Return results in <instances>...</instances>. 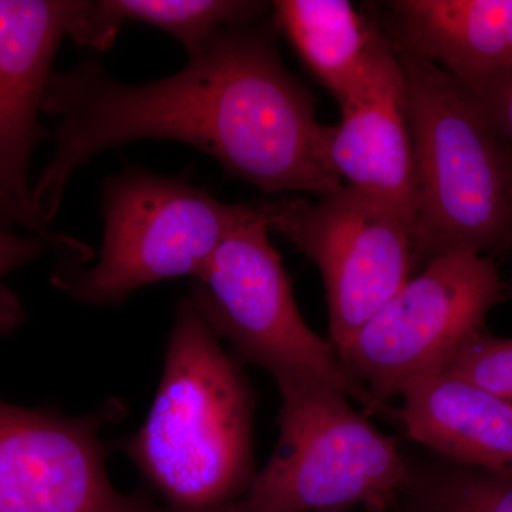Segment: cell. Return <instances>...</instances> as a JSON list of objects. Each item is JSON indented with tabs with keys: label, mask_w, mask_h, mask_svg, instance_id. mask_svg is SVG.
<instances>
[{
	"label": "cell",
	"mask_w": 512,
	"mask_h": 512,
	"mask_svg": "<svg viewBox=\"0 0 512 512\" xmlns=\"http://www.w3.org/2000/svg\"><path fill=\"white\" fill-rule=\"evenodd\" d=\"M107 409L72 417L0 400V512H170L111 484L101 433L117 414Z\"/></svg>",
	"instance_id": "obj_9"
},
{
	"label": "cell",
	"mask_w": 512,
	"mask_h": 512,
	"mask_svg": "<svg viewBox=\"0 0 512 512\" xmlns=\"http://www.w3.org/2000/svg\"><path fill=\"white\" fill-rule=\"evenodd\" d=\"M466 89L512 154V72Z\"/></svg>",
	"instance_id": "obj_19"
},
{
	"label": "cell",
	"mask_w": 512,
	"mask_h": 512,
	"mask_svg": "<svg viewBox=\"0 0 512 512\" xmlns=\"http://www.w3.org/2000/svg\"><path fill=\"white\" fill-rule=\"evenodd\" d=\"M47 247L49 242L39 235L20 237L10 232L9 227L0 224V336L18 329L26 318L22 302L3 284V279L20 266L46 254Z\"/></svg>",
	"instance_id": "obj_18"
},
{
	"label": "cell",
	"mask_w": 512,
	"mask_h": 512,
	"mask_svg": "<svg viewBox=\"0 0 512 512\" xmlns=\"http://www.w3.org/2000/svg\"><path fill=\"white\" fill-rule=\"evenodd\" d=\"M87 0H0V202L15 224L55 244L37 220L29 185L33 150L47 136L40 126L53 60L73 37Z\"/></svg>",
	"instance_id": "obj_10"
},
{
	"label": "cell",
	"mask_w": 512,
	"mask_h": 512,
	"mask_svg": "<svg viewBox=\"0 0 512 512\" xmlns=\"http://www.w3.org/2000/svg\"><path fill=\"white\" fill-rule=\"evenodd\" d=\"M251 204H228L188 178L127 168L101 191L99 262L69 281L77 301L116 305L143 286L197 278Z\"/></svg>",
	"instance_id": "obj_6"
},
{
	"label": "cell",
	"mask_w": 512,
	"mask_h": 512,
	"mask_svg": "<svg viewBox=\"0 0 512 512\" xmlns=\"http://www.w3.org/2000/svg\"><path fill=\"white\" fill-rule=\"evenodd\" d=\"M512 404V338L481 332L468 340L444 370Z\"/></svg>",
	"instance_id": "obj_17"
},
{
	"label": "cell",
	"mask_w": 512,
	"mask_h": 512,
	"mask_svg": "<svg viewBox=\"0 0 512 512\" xmlns=\"http://www.w3.org/2000/svg\"><path fill=\"white\" fill-rule=\"evenodd\" d=\"M406 477L389 500L367 512H512V478L403 446Z\"/></svg>",
	"instance_id": "obj_16"
},
{
	"label": "cell",
	"mask_w": 512,
	"mask_h": 512,
	"mask_svg": "<svg viewBox=\"0 0 512 512\" xmlns=\"http://www.w3.org/2000/svg\"><path fill=\"white\" fill-rule=\"evenodd\" d=\"M510 292L512 293V286H511Z\"/></svg>",
	"instance_id": "obj_21"
},
{
	"label": "cell",
	"mask_w": 512,
	"mask_h": 512,
	"mask_svg": "<svg viewBox=\"0 0 512 512\" xmlns=\"http://www.w3.org/2000/svg\"><path fill=\"white\" fill-rule=\"evenodd\" d=\"M394 49L439 66L466 87L512 72V0H394Z\"/></svg>",
	"instance_id": "obj_12"
},
{
	"label": "cell",
	"mask_w": 512,
	"mask_h": 512,
	"mask_svg": "<svg viewBox=\"0 0 512 512\" xmlns=\"http://www.w3.org/2000/svg\"><path fill=\"white\" fill-rule=\"evenodd\" d=\"M268 9V3L249 0H87L73 40L106 50L123 23L140 22L173 36L192 55L221 30L256 23Z\"/></svg>",
	"instance_id": "obj_15"
},
{
	"label": "cell",
	"mask_w": 512,
	"mask_h": 512,
	"mask_svg": "<svg viewBox=\"0 0 512 512\" xmlns=\"http://www.w3.org/2000/svg\"><path fill=\"white\" fill-rule=\"evenodd\" d=\"M271 231L318 266L333 348L345 346L413 276V228L390 205L343 185L309 202L258 201Z\"/></svg>",
	"instance_id": "obj_8"
},
{
	"label": "cell",
	"mask_w": 512,
	"mask_h": 512,
	"mask_svg": "<svg viewBox=\"0 0 512 512\" xmlns=\"http://www.w3.org/2000/svg\"><path fill=\"white\" fill-rule=\"evenodd\" d=\"M397 56L416 173L414 269L451 252L512 249L510 150L463 84L429 60Z\"/></svg>",
	"instance_id": "obj_3"
},
{
	"label": "cell",
	"mask_w": 512,
	"mask_h": 512,
	"mask_svg": "<svg viewBox=\"0 0 512 512\" xmlns=\"http://www.w3.org/2000/svg\"><path fill=\"white\" fill-rule=\"evenodd\" d=\"M42 113L56 119L52 160L32 188L46 227L80 167L140 140L198 148L265 194L322 198L343 187L323 160L325 126L312 94L282 63L271 30L256 23L221 30L156 82H120L99 60H83L52 74Z\"/></svg>",
	"instance_id": "obj_1"
},
{
	"label": "cell",
	"mask_w": 512,
	"mask_h": 512,
	"mask_svg": "<svg viewBox=\"0 0 512 512\" xmlns=\"http://www.w3.org/2000/svg\"><path fill=\"white\" fill-rule=\"evenodd\" d=\"M279 439L247 494L225 512L366 511L406 477L403 446L335 387L309 377L276 382Z\"/></svg>",
	"instance_id": "obj_4"
},
{
	"label": "cell",
	"mask_w": 512,
	"mask_h": 512,
	"mask_svg": "<svg viewBox=\"0 0 512 512\" xmlns=\"http://www.w3.org/2000/svg\"><path fill=\"white\" fill-rule=\"evenodd\" d=\"M504 293L490 256H437L336 353L357 382L387 403L417 377L444 372L458 350L484 332Z\"/></svg>",
	"instance_id": "obj_7"
},
{
	"label": "cell",
	"mask_w": 512,
	"mask_h": 512,
	"mask_svg": "<svg viewBox=\"0 0 512 512\" xmlns=\"http://www.w3.org/2000/svg\"><path fill=\"white\" fill-rule=\"evenodd\" d=\"M274 25L338 104L355 93L386 39L348 0H276Z\"/></svg>",
	"instance_id": "obj_14"
},
{
	"label": "cell",
	"mask_w": 512,
	"mask_h": 512,
	"mask_svg": "<svg viewBox=\"0 0 512 512\" xmlns=\"http://www.w3.org/2000/svg\"><path fill=\"white\" fill-rule=\"evenodd\" d=\"M340 120L323 131L330 173L353 190L416 218V173L406 84L389 37L379 46L355 93L340 104Z\"/></svg>",
	"instance_id": "obj_11"
},
{
	"label": "cell",
	"mask_w": 512,
	"mask_h": 512,
	"mask_svg": "<svg viewBox=\"0 0 512 512\" xmlns=\"http://www.w3.org/2000/svg\"><path fill=\"white\" fill-rule=\"evenodd\" d=\"M0 224L5 225V227H10V225L15 224L9 212L3 207L2 202H0Z\"/></svg>",
	"instance_id": "obj_20"
},
{
	"label": "cell",
	"mask_w": 512,
	"mask_h": 512,
	"mask_svg": "<svg viewBox=\"0 0 512 512\" xmlns=\"http://www.w3.org/2000/svg\"><path fill=\"white\" fill-rule=\"evenodd\" d=\"M255 393L190 298L175 312L146 421L121 444L170 512H225L256 476Z\"/></svg>",
	"instance_id": "obj_2"
},
{
	"label": "cell",
	"mask_w": 512,
	"mask_h": 512,
	"mask_svg": "<svg viewBox=\"0 0 512 512\" xmlns=\"http://www.w3.org/2000/svg\"><path fill=\"white\" fill-rule=\"evenodd\" d=\"M268 224L251 212L229 232L188 298L238 363L262 367L275 382L320 380L356 400L367 413L402 424L400 409L373 396L343 365L332 343L316 335L296 305L292 279L269 241Z\"/></svg>",
	"instance_id": "obj_5"
},
{
	"label": "cell",
	"mask_w": 512,
	"mask_h": 512,
	"mask_svg": "<svg viewBox=\"0 0 512 512\" xmlns=\"http://www.w3.org/2000/svg\"><path fill=\"white\" fill-rule=\"evenodd\" d=\"M409 439L439 456L512 478V404L450 373H431L400 393Z\"/></svg>",
	"instance_id": "obj_13"
}]
</instances>
